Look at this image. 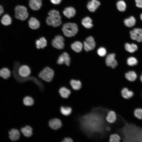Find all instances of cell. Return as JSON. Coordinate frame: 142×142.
<instances>
[{
    "instance_id": "1",
    "label": "cell",
    "mask_w": 142,
    "mask_h": 142,
    "mask_svg": "<svg viewBox=\"0 0 142 142\" xmlns=\"http://www.w3.org/2000/svg\"><path fill=\"white\" fill-rule=\"evenodd\" d=\"M100 109H95L80 119L81 127L90 134L102 132L104 125L105 114Z\"/></svg>"
},
{
    "instance_id": "2",
    "label": "cell",
    "mask_w": 142,
    "mask_h": 142,
    "mask_svg": "<svg viewBox=\"0 0 142 142\" xmlns=\"http://www.w3.org/2000/svg\"><path fill=\"white\" fill-rule=\"evenodd\" d=\"M62 30L65 36L71 37L77 34L78 31V28L76 24L68 23L63 25Z\"/></svg>"
},
{
    "instance_id": "3",
    "label": "cell",
    "mask_w": 142,
    "mask_h": 142,
    "mask_svg": "<svg viewBox=\"0 0 142 142\" xmlns=\"http://www.w3.org/2000/svg\"><path fill=\"white\" fill-rule=\"evenodd\" d=\"M15 17L18 19L24 21L28 17L29 14L27 8L23 6L18 5L15 9Z\"/></svg>"
},
{
    "instance_id": "4",
    "label": "cell",
    "mask_w": 142,
    "mask_h": 142,
    "mask_svg": "<svg viewBox=\"0 0 142 142\" xmlns=\"http://www.w3.org/2000/svg\"><path fill=\"white\" fill-rule=\"evenodd\" d=\"M54 75L53 70L48 67H46L39 73V77L43 80L47 82H51Z\"/></svg>"
},
{
    "instance_id": "5",
    "label": "cell",
    "mask_w": 142,
    "mask_h": 142,
    "mask_svg": "<svg viewBox=\"0 0 142 142\" xmlns=\"http://www.w3.org/2000/svg\"><path fill=\"white\" fill-rule=\"evenodd\" d=\"M64 39L63 36L61 35H57L52 40V45L57 49H62L64 48Z\"/></svg>"
},
{
    "instance_id": "6",
    "label": "cell",
    "mask_w": 142,
    "mask_h": 142,
    "mask_svg": "<svg viewBox=\"0 0 142 142\" xmlns=\"http://www.w3.org/2000/svg\"><path fill=\"white\" fill-rule=\"evenodd\" d=\"M83 44L84 49L87 52L94 49L96 45L94 39L92 36H89L87 38Z\"/></svg>"
},
{
    "instance_id": "7",
    "label": "cell",
    "mask_w": 142,
    "mask_h": 142,
    "mask_svg": "<svg viewBox=\"0 0 142 142\" xmlns=\"http://www.w3.org/2000/svg\"><path fill=\"white\" fill-rule=\"evenodd\" d=\"M131 38L140 42H142V29L139 28L134 29L130 32Z\"/></svg>"
},
{
    "instance_id": "8",
    "label": "cell",
    "mask_w": 142,
    "mask_h": 142,
    "mask_svg": "<svg viewBox=\"0 0 142 142\" xmlns=\"http://www.w3.org/2000/svg\"><path fill=\"white\" fill-rule=\"evenodd\" d=\"M70 59L69 54L66 52L62 53L58 57L57 61V63L62 65L65 63L67 66L70 65Z\"/></svg>"
},
{
    "instance_id": "9",
    "label": "cell",
    "mask_w": 142,
    "mask_h": 142,
    "mask_svg": "<svg viewBox=\"0 0 142 142\" xmlns=\"http://www.w3.org/2000/svg\"><path fill=\"white\" fill-rule=\"evenodd\" d=\"M115 54L114 53H111L108 54L105 59L106 65L111 67L112 68H115L118 65V63L115 59Z\"/></svg>"
},
{
    "instance_id": "10",
    "label": "cell",
    "mask_w": 142,
    "mask_h": 142,
    "mask_svg": "<svg viewBox=\"0 0 142 142\" xmlns=\"http://www.w3.org/2000/svg\"><path fill=\"white\" fill-rule=\"evenodd\" d=\"M46 21L48 25L54 27H57L62 24L61 19L49 16L46 18Z\"/></svg>"
},
{
    "instance_id": "11",
    "label": "cell",
    "mask_w": 142,
    "mask_h": 142,
    "mask_svg": "<svg viewBox=\"0 0 142 142\" xmlns=\"http://www.w3.org/2000/svg\"><path fill=\"white\" fill-rule=\"evenodd\" d=\"M18 72L19 76L22 78L28 77L31 73L30 68L26 65L21 66L18 69Z\"/></svg>"
},
{
    "instance_id": "12",
    "label": "cell",
    "mask_w": 142,
    "mask_h": 142,
    "mask_svg": "<svg viewBox=\"0 0 142 142\" xmlns=\"http://www.w3.org/2000/svg\"><path fill=\"white\" fill-rule=\"evenodd\" d=\"M49 127L52 129L57 130L60 128L62 126V124L61 120L57 118L51 119L49 122Z\"/></svg>"
},
{
    "instance_id": "13",
    "label": "cell",
    "mask_w": 142,
    "mask_h": 142,
    "mask_svg": "<svg viewBox=\"0 0 142 142\" xmlns=\"http://www.w3.org/2000/svg\"><path fill=\"white\" fill-rule=\"evenodd\" d=\"M100 5V3L99 1L97 0H91L88 2L87 7L90 12H94Z\"/></svg>"
},
{
    "instance_id": "14",
    "label": "cell",
    "mask_w": 142,
    "mask_h": 142,
    "mask_svg": "<svg viewBox=\"0 0 142 142\" xmlns=\"http://www.w3.org/2000/svg\"><path fill=\"white\" fill-rule=\"evenodd\" d=\"M29 6L32 10L37 11L42 6V0H30Z\"/></svg>"
},
{
    "instance_id": "15",
    "label": "cell",
    "mask_w": 142,
    "mask_h": 142,
    "mask_svg": "<svg viewBox=\"0 0 142 142\" xmlns=\"http://www.w3.org/2000/svg\"><path fill=\"white\" fill-rule=\"evenodd\" d=\"M121 94L124 99L128 100L132 98L134 95V94L133 92L125 87L121 90Z\"/></svg>"
},
{
    "instance_id": "16",
    "label": "cell",
    "mask_w": 142,
    "mask_h": 142,
    "mask_svg": "<svg viewBox=\"0 0 142 142\" xmlns=\"http://www.w3.org/2000/svg\"><path fill=\"white\" fill-rule=\"evenodd\" d=\"M28 26L32 29L35 30L38 28L40 26L39 21L36 18L32 17L28 21Z\"/></svg>"
},
{
    "instance_id": "17",
    "label": "cell",
    "mask_w": 142,
    "mask_h": 142,
    "mask_svg": "<svg viewBox=\"0 0 142 142\" xmlns=\"http://www.w3.org/2000/svg\"><path fill=\"white\" fill-rule=\"evenodd\" d=\"M76 11L73 7H69L65 8L63 11L64 15L68 18H71L75 16Z\"/></svg>"
},
{
    "instance_id": "18",
    "label": "cell",
    "mask_w": 142,
    "mask_h": 142,
    "mask_svg": "<svg viewBox=\"0 0 142 142\" xmlns=\"http://www.w3.org/2000/svg\"><path fill=\"white\" fill-rule=\"evenodd\" d=\"M116 115L114 111L110 110L108 113L106 119L108 122L111 123H113L116 121Z\"/></svg>"
},
{
    "instance_id": "19",
    "label": "cell",
    "mask_w": 142,
    "mask_h": 142,
    "mask_svg": "<svg viewBox=\"0 0 142 142\" xmlns=\"http://www.w3.org/2000/svg\"><path fill=\"white\" fill-rule=\"evenodd\" d=\"M9 138L13 141H16L20 138V134L19 131L17 129H13L9 132Z\"/></svg>"
},
{
    "instance_id": "20",
    "label": "cell",
    "mask_w": 142,
    "mask_h": 142,
    "mask_svg": "<svg viewBox=\"0 0 142 142\" xmlns=\"http://www.w3.org/2000/svg\"><path fill=\"white\" fill-rule=\"evenodd\" d=\"M36 44L37 49H43L47 46V41L44 37H42L36 40Z\"/></svg>"
},
{
    "instance_id": "21",
    "label": "cell",
    "mask_w": 142,
    "mask_h": 142,
    "mask_svg": "<svg viewBox=\"0 0 142 142\" xmlns=\"http://www.w3.org/2000/svg\"><path fill=\"white\" fill-rule=\"evenodd\" d=\"M82 24L84 27L87 29L91 28L93 26L92 20L89 17L83 18L82 21Z\"/></svg>"
},
{
    "instance_id": "22",
    "label": "cell",
    "mask_w": 142,
    "mask_h": 142,
    "mask_svg": "<svg viewBox=\"0 0 142 142\" xmlns=\"http://www.w3.org/2000/svg\"><path fill=\"white\" fill-rule=\"evenodd\" d=\"M21 130L23 135L26 137H30L33 134L32 129L28 125L26 126L21 128Z\"/></svg>"
},
{
    "instance_id": "23",
    "label": "cell",
    "mask_w": 142,
    "mask_h": 142,
    "mask_svg": "<svg viewBox=\"0 0 142 142\" xmlns=\"http://www.w3.org/2000/svg\"><path fill=\"white\" fill-rule=\"evenodd\" d=\"M71 47L74 51L76 52L79 53L82 50L83 45L80 42L76 41L71 44Z\"/></svg>"
},
{
    "instance_id": "24",
    "label": "cell",
    "mask_w": 142,
    "mask_h": 142,
    "mask_svg": "<svg viewBox=\"0 0 142 142\" xmlns=\"http://www.w3.org/2000/svg\"><path fill=\"white\" fill-rule=\"evenodd\" d=\"M59 92L61 96L64 98H68L71 93L70 90L64 87L61 88Z\"/></svg>"
},
{
    "instance_id": "25",
    "label": "cell",
    "mask_w": 142,
    "mask_h": 142,
    "mask_svg": "<svg viewBox=\"0 0 142 142\" xmlns=\"http://www.w3.org/2000/svg\"><path fill=\"white\" fill-rule=\"evenodd\" d=\"M136 21L135 19L133 16H130L124 21V23L126 26L131 27L134 26L135 24Z\"/></svg>"
},
{
    "instance_id": "26",
    "label": "cell",
    "mask_w": 142,
    "mask_h": 142,
    "mask_svg": "<svg viewBox=\"0 0 142 142\" xmlns=\"http://www.w3.org/2000/svg\"><path fill=\"white\" fill-rule=\"evenodd\" d=\"M125 47L127 51L130 53H134L138 49L137 45L134 43H126L125 44Z\"/></svg>"
},
{
    "instance_id": "27",
    "label": "cell",
    "mask_w": 142,
    "mask_h": 142,
    "mask_svg": "<svg viewBox=\"0 0 142 142\" xmlns=\"http://www.w3.org/2000/svg\"><path fill=\"white\" fill-rule=\"evenodd\" d=\"M125 77L128 80L134 82L136 80L137 75L135 72L133 71H130L125 74Z\"/></svg>"
},
{
    "instance_id": "28",
    "label": "cell",
    "mask_w": 142,
    "mask_h": 142,
    "mask_svg": "<svg viewBox=\"0 0 142 142\" xmlns=\"http://www.w3.org/2000/svg\"><path fill=\"white\" fill-rule=\"evenodd\" d=\"M70 84L72 88L75 90H79L81 87V83L79 80L72 79L70 81Z\"/></svg>"
},
{
    "instance_id": "29",
    "label": "cell",
    "mask_w": 142,
    "mask_h": 142,
    "mask_svg": "<svg viewBox=\"0 0 142 142\" xmlns=\"http://www.w3.org/2000/svg\"><path fill=\"white\" fill-rule=\"evenodd\" d=\"M11 72L7 68H3L0 70V76L4 79L9 78L11 75Z\"/></svg>"
},
{
    "instance_id": "30",
    "label": "cell",
    "mask_w": 142,
    "mask_h": 142,
    "mask_svg": "<svg viewBox=\"0 0 142 142\" xmlns=\"http://www.w3.org/2000/svg\"><path fill=\"white\" fill-rule=\"evenodd\" d=\"M12 19L10 16L8 14L4 15L1 19L2 23L4 26L10 25L12 22Z\"/></svg>"
},
{
    "instance_id": "31",
    "label": "cell",
    "mask_w": 142,
    "mask_h": 142,
    "mask_svg": "<svg viewBox=\"0 0 142 142\" xmlns=\"http://www.w3.org/2000/svg\"><path fill=\"white\" fill-rule=\"evenodd\" d=\"M60 111L63 115L67 116L70 114L72 112V109L69 107L62 106L60 108Z\"/></svg>"
},
{
    "instance_id": "32",
    "label": "cell",
    "mask_w": 142,
    "mask_h": 142,
    "mask_svg": "<svg viewBox=\"0 0 142 142\" xmlns=\"http://www.w3.org/2000/svg\"><path fill=\"white\" fill-rule=\"evenodd\" d=\"M117 8L119 11L123 12L125 11L126 5L125 2L122 0L118 1L116 4Z\"/></svg>"
},
{
    "instance_id": "33",
    "label": "cell",
    "mask_w": 142,
    "mask_h": 142,
    "mask_svg": "<svg viewBox=\"0 0 142 142\" xmlns=\"http://www.w3.org/2000/svg\"><path fill=\"white\" fill-rule=\"evenodd\" d=\"M24 104L27 106H31L34 103V101L33 99L29 96H27L24 98L23 99Z\"/></svg>"
},
{
    "instance_id": "34",
    "label": "cell",
    "mask_w": 142,
    "mask_h": 142,
    "mask_svg": "<svg viewBox=\"0 0 142 142\" xmlns=\"http://www.w3.org/2000/svg\"><path fill=\"white\" fill-rule=\"evenodd\" d=\"M135 117L139 120H142V108H137L135 109L133 112Z\"/></svg>"
},
{
    "instance_id": "35",
    "label": "cell",
    "mask_w": 142,
    "mask_h": 142,
    "mask_svg": "<svg viewBox=\"0 0 142 142\" xmlns=\"http://www.w3.org/2000/svg\"><path fill=\"white\" fill-rule=\"evenodd\" d=\"M121 140V138L118 134H114L110 136L109 141L110 142H119Z\"/></svg>"
},
{
    "instance_id": "36",
    "label": "cell",
    "mask_w": 142,
    "mask_h": 142,
    "mask_svg": "<svg viewBox=\"0 0 142 142\" xmlns=\"http://www.w3.org/2000/svg\"><path fill=\"white\" fill-rule=\"evenodd\" d=\"M138 62L137 59L134 57H130L128 58L127 60V64L130 66L136 65L137 64Z\"/></svg>"
},
{
    "instance_id": "37",
    "label": "cell",
    "mask_w": 142,
    "mask_h": 142,
    "mask_svg": "<svg viewBox=\"0 0 142 142\" xmlns=\"http://www.w3.org/2000/svg\"><path fill=\"white\" fill-rule=\"evenodd\" d=\"M49 16L61 19V17L58 11L55 9H52L48 13Z\"/></svg>"
},
{
    "instance_id": "38",
    "label": "cell",
    "mask_w": 142,
    "mask_h": 142,
    "mask_svg": "<svg viewBox=\"0 0 142 142\" xmlns=\"http://www.w3.org/2000/svg\"><path fill=\"white\" fill-rule=\"evenodd\" d=\"M97 52L98 55L101 57L105 56L106 54V49L103 47L99 48L98 49Z\"/></svg>"
},
{
    "instance_id": "39",
    "label": "cell",
    "mask_w": 142,
    "mask_h": 142,
    "mask_svg": "<svg viewBox=\"0 0 142 142\" xmlns=\"http://www.w3.org/2000/svg\"><path fill=\"white\" fill-rule=\"evenodd\" d=\"M135 2L137 7L142 8V0H135Z\"/></svg>"
},
{
    "instance_id": "40",
    "label": "cell",
    "mask_w": 142,
    "mask_h": 142,
    "mask_svg": "<svg viewBox=\"0 0 142 142\" xmlns=\"http://www.w3.org/2000/svg\"><path fill=\"white\" fill-rule=\"evenodd\" d=\"M51 2L54 5H58L60 4L62 1V0H50Z\"/></svg>"
},
{
    "instance_id": "41",
    "label": "cell",
    "mask_w": 142,
    "mask_h": 142,
    "mask_svg": "<svg viewBox=\"0 0 142 142\" xmlns=\"http://www.w3.org/2000/svg\"><path fill=\"white\" fill-rule=\"evenodd\" d=\"M63 142H72L73 141V140L69 138H65L62 141Z\"/></svg>"
},
{
    "instance_id": "42",
    "label": "cell",
    "mask_w": 142,
    "mask_h": 142,
    "mask_svg": "<svg viewBox=\"0 0 142 142\" xmlns=\"http://www.w3.org/2000/svg\"><path fill=\"white\" fill-rule=\"evenodd\" d=\"M4 12V9L3 7L0 5V16Z\"/></svg>"
},
{
    "instance_id": "43",
    "label": "cell",
    "mask_w": 142,
    "mask_h": 142,
    "mask_svg": "<svg viewBox=\"0 0 142 142\" xmlns=\"http://www.w3.org/2000/svg\"><path fill=\"white\" fill-rule=\"evenodd\" d=\"M140 80L141 82H142V74L141 75L140 77Z\"/></svg>"
},
{
    "instance_id": "44",
    "label": "cell",
    "mask_w": 142,
    "mask_h": 142,
    "mask_svg": "<svg viewBox=\"0 0 142 142\" xmlns=\"http://www.w3.org/2000/svg\"><path fill=\"white\" fill-rule=\"evenodd\" d=\"M140 18L141 19L142 21V13L140 15Z\"/></svg>"
},
{
    "instance_id": "45",
    "label": "cell",
    "mask_w": 142,
    "mask_h": 142,
    "mask_svg": "<svg viewBox=\"0 0 142 142\" xmlns=\"http://www.w3.org/2000/svg\"><path fill=\"white\" fill-rule=\"evenodd\" d=\"M141 96H142V94H141Z\"/></svg>"
}]
</instances>
